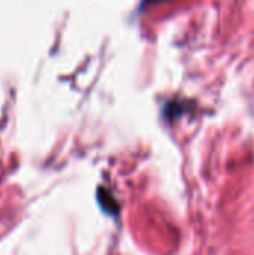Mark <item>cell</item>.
I'll use <instances>...</instances> for the list:
<instances>
[{
    "label": "cell",
    "mask_w": 254,
    "mask_h": 255,
    "mask_svg": "<svg viewBox=\"0 0 254 255\" xmlns=\"http://www.w3.org/2000/svg\"><path fill=\"white\" fill-rule=\"evenodd\" d=\"M147 3H162V1H166V0H145Z\"/></svg>",
    "instance_id": "1"
}]
</instances>
